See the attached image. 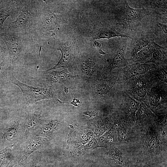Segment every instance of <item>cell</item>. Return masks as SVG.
Returning <instances> with one entry per match:
<instances>
[{
	"mask_svg": "<svg viewBox=\"0 0 167 167\" xmlns=\"http://www.w3.org/2000/svg\"><path fill=\"white\" fill-rule=\"evenodd\" d=\"M165 129L155 122L142 129L134 130V136L129 146L132 156L138 162L147 165L158 161L161 153L166 151Z\"/></svg>",
	"mask_w": 167,
	"mask_h": 167,
	"instance_id": "obj_1",
	"label": "cell"
},
{
	"mask_svg": "<svg viewBox=\"0 0 167 167\" xmlns=\"http://www.w3.org/2000/svg\"><path fill=\"white\" fill-rule=\"evenodd\" d=\"M0 37L6 44L10 64L14 71L23 66L27 57L32 52H41L40 42L32 35L2 28Z\"/></svg>",
	"mask_w": 167,
	"mask_h": 167,
	"instance_id": "obj_2",
	"label": "cell"
},
{
	"mask_svg": "<svg viewBox=\"0 0 167 167\" xmlns=\"http://www.w3.org/2000/svg\"><path fill=\"white\" fill-rule=\"evenodd\" d=\"M43 2V1L41 0H24L19 14L4 28L11 32L34 36Z\"/></svg>",
	"mask_w": 167,
	"mask_h": 167,
	"instance_id": "obj_3",
	"label": "cell"
},
{
	"mask_svg": "<svg viewBox=\"0 0 167 167\" xmlns=\"http://www.w3.org/2000/svg\"><path fill=\"white\" fill-rule=\"evenodd\" d=\"M43 2L34 33L40 42L56 36L62 20V15L53 12Z\"/></svg>",
	"mask_w": 167,
	"mask_h": 167,
	"instance_id": "obj_4",
	"label": "cell"
},
{
	"mask_svg": "<svg viewBox=\"0 0 167 167\" xmlns=\"http://www.w3.org/2000/svg\"><path fill=\"white\" fill-rule=\"evenodd\" d=\"M22 113L17 112L0 122V150L9 146H15L21 140Z\"/></svg>",
	"mask_w": 167,
	"mask_h": 167,
	"instance_id": "obj_5",
	"label": "cell"
},
{
	"mask_svg": "<svg viewBox=\"0 0 167 167\" xmlns=\"http://www.w3.org/2000/svg\"><path fill=\"white\" fill-rule=\"evenodd\" d=\"M10 80L21 89L23 94L22 101L25 107L46 99H52L59 103H63L58 98L55 91L51 88L35 87L25 84L18 80L14 74L11 76Z\"/></svg>",
	"mask_w": 167,
	"mask_h": 167,
	"instance_id": "obj_6",
	"label": "cell"
},
{
	"mask_svg": "<svg viewBox=\"0 0 167 167\" xmlns=\"http://www.w3.org/2000/svg\"><path fill=\"white\" fill-rule=\"evenodd\" d=\"M50 140L41 137L30 135L23 139L15 146L16 163L22 160H28L29 156L34 152L48 148Z\"/></svg>",
	"mask_w": 167,
	"mask_h": 167,
	"instance_id": "obj_7",
	"label": "cell"
},
{
	"mask_svg": "<svg viewBox=\"0 0 167 167\" xmlns=\"http://www.w3.org/2000/svg\"><path fill=\"white\" fill-rule=\"evenodd\" d=\"M25 107L21 122L22 135L20 141L31 135L44 117L45 110L40 102Z\"/></svg>",
	"mask_w": 167,
	"mask_h": 167,
	"instance_id": "obj_8",
	"label": "cell"
},
{
	"mask_svg": "<svg viewBox=\"0 0 167 167\" xmlns=\"http://www.w3.org/2000/svg\"><path fill=\"white\" fill-rule=\"evenodd\" d=\"M70 127L71 130L68 135L67 149L69 150L71 155L76 156L84 145L95 137L93 132L88 126L74 127L71 125Z\"/></svg>",
	"mask_w": 167,
	"mask_h": 167,
	"instance_id": "obj_9",
	"label": "cell"
},
{
	"mask_svg": "<svg viewBox=\"0 0 167 167\" xmlns=\"http://www.w3.org/2000/svg\"><path fill=\"white\" fill-rule=\"evenodd\" d=\"M126 6V13L119 25L123 28L136 31L140 25L143 18L150 13L149 11L143 8L140 9H135L131 8L128 3L125 1Z\"/></svg>",
	"mask_w": 167,
	"mask_h": 167,
	"instance_id": "obj_10",
	"label": "cell"
},
{
	"mask_svg": "<svg viewBox=\"0 0 167 167\" xmlns=\"http://www.w3.org/2000/svg\"><path fill=\"white\" fill-rule=\"evenodd\" d=\"M60 124V121L57 118L46 119L44 116L30 135L46 138L50 140L59 130Z\"/></svg>",
	"mask_w": 167,
	"mask_h": 167,
	"instance_id": "obj_11",
	"label": "cell"
},
{
	"mask_svg": "<svg viewBox=\"0 0 167 167\" xmlns=\"http://www.w3.org/2000/svg\"><path fill=\"white\" fill-rule=\"evenodd\" d=\"M115 128L118 145L129 146L134 136L133 128L115 115L111 118Z\"/></svg>",
	"mask_w": 167,
	"mask_h": 167,
	"instance_id": "obj_12",
	"label": "cell"
},
{
	"mask_svg": "<svg viewBox=\"0 0 167 167\" xmlns=\"http://www.w3.org/2000/svg\"><path fill=\"white\" fill-rule=\"evenodd\" d=\"M24 0H5L0 1V29L2 28L6 19L11 16L15 19L20 13Z\"/></svg>",
	"mask_w": 167,
	"mask_h": 167,
	"instance_id": "obj_13",
	"label": "cell"
},
{
	"mask_svg": "<svg viewBox=\"0 0 167 167\" xmlns=\"http://www.w3.org/2000/svg\"><path fill=\"white\" fill-rule=\"evenodd\" d=\"M42 73L37 76L38 83L48 85L63 82L71 77L66 68L60 71H53L47 74L44 72Z\"/></svg>",
	"mask_w": 167,
	"mask_h": 167,
	"instance_id": "obj_14",
	"label": "cell"
},
{
	"mask_svg": "<svg viewBox=\"0 0 167 167\" xmlns=\"http://www.w3.org/2000/svg\"><path fill=\"white\" fill-rule=\"evenodd\" d=\"M75 49V41L70 45L65 44L57 48L62 54L61 58L57 63L52 68L47 70L56 69L60 68L68 67L71 66L74 60Z\"/></svg>",
	"mask_w": 167,
	"mask_h": 167,
	"instance_id": "obj_15",
	"label": "cell"
},
{
	"mask_svg": "<svg viewBox=\"0 0 167 167\" xmlns=\"http://www.w3.org/2000/svg\"><path fill=\"white\" fill-rule=\"evenodd\" d=\"M156 116L143 104H141L135 118L134 130H139L147 127L156 122Z\"/></svg>",
	"mask_w": 167,
	"mask_h": 167,
	"instance_id": "obj_16",
	"label": "cell"
},
{
	"mask_svg": "<svg viewBox=\"0 0 167 167\" xmlns=\"http://www.w3.org/2000/svg\"><path fill=\"white\" fill-rule=\"evenodd\" d=\"M105 161L110 167H129L126 157L117 147L107 151Z\"/></svg>",
	"mask_w": 167,
	"mask_h": 167,
	"instance_id": "obj_17",
	"label": "cell"
},
{
	"mask_svg": "<svg viewBox=\"0 0 167 167\" xmlns=\"http://www.w3.org/2000/svg\"><path fill=\"white\" fill-rule=\"evenodd\" d=\"M155 37L153 33H149L136 36L132 38L129 47L131 56L133 58L150 43L154 41Z\"/></svg>",
	"mask_w": 167,
	"mask_h": 167,
	"instance_id": "obj_18",
	"label": "cell"
},
{
	"mask_svg": "<svg viewBox=\"0 0 167 167\" xmlns=\"http://www.w3.org/2000/svg\"><path fill=\"white\" fill-rule=\"evenodd\" d=\"M111 118L94 119L89 121L88 127L94 134L97 139L103 135L113 126Z\"/></svg>",
	"mask_w": 167,
	"mask_h": 167,
	"instance_id": "obj_19",
	"label": "cell"
},
{
	"mask_svg": "<svg viewBox=\"0 0 167 167\" xmlns=\"http://www.w3.org/2000/svg\"><path fill=\"white\" fill-rule=\"evenodd\" d=\"M97 143L95 148L103 147L107 151L117 147L118 145L116 131L113 126L103 135L97 139Z\"/></svg>",
	"mask_w": 167,
	"mask_h": 167,
	"instance_id": "obj_20",
	"label": "cell"
},
{
	"mask_svg": "<svg viewBox=\"0 0 167 167\" xmlns=\"http://www.w3.org/2000/svg\"><path fill=\"white\" fill-rule=\"evenodd\" d=\"M156 67V65L152 62L143 64L137 63L123 68L121 73L126 79L135 76L144 74L148 70Z\"/></svg>",
	"mask_w": 167,
	"mask_h": 167,
	"instance_id": "obj_21",
	"label": "cell"
},
{
	"mask_svg": "<svg viewBox=\"0 0 167 167\" xmlns=\"http://www.w3.org/2000/svg\"><path fill=\"white\" fill-rule=\"evenodd\" d=\"M14 71L10 64L9 56L0 59V83L10 80Z\"/></svg>",
	"mask_w": 167,
	"mask_h": 167,
	"instance_id": "obj_22",
	"label": "cell"
},
{
	"mask_svg": "<svg viewBox=\"0 0 167 167\" xmlns=\"http://www.w3.org/2000/svg\"><path fill=\"white\" fill-rule=\"evenodd\" d=\"M16 157L15 146L7 147L0 151V167H8Z\"/></svg>",
	"mask_w": 167,
	"mask_h": 167,
	"instance_id": "obj_23",
	"label": "cell"
},
{
	"mask_svg": "<svg viewBox=\"0 0 167 167\" xmlns=\"http://www.w3.org/2000/svg\"><path fill=\"white\" fill-rule=\"evenodd\" d=\"M116 36L131 38L128 36L117 31L114 28L107 27L100 29L95 35L93 40L102 38L109 39Z\"/></svg>",
	"mask_w": 167,
	"mask_h": 167,
	"instance_id": "obj_24",
	"label": "cell"
},
{
	"mask_svg": "<svg viewBox=\"0 0 167 167\" xmlns=\"http://www.w3.org/2000/svg\"><path fill=\"white\" fill-rule=\"evenodd\" d=\"M143 8L149 11L161 13L167 11V0L145 1Z\"/></svg>",
	"mask_w": 167,
	"mask_h": 167,
	"instance_id": "obj_25",
	"label": "cell"
},
{
	"mask_svg": "<svg viewBox=\"0 0 167 167\" xmlns=\"http://www.w3.org/2000/svg\"><path fill=\"white\" fill-rule=\"evenodd\" d=\"M126 47L123 46L115 53L113 57L109 60L108 68L111 70L124 65L126 62L125 54Z\"/></svg>",
	"mask_w": 167,
	"mask_h": 167,
	"instance_id": "obj_26",
	"label": "cell"
},
{
	"mask_svg": "<svg viewBox=\"0 0 167 167\" xmlns=\"http://www.w3.org/2000/svg\"><path fill=\"white\" fill-rule=\"evenodd\" d=\"M156 44L154 41L150 43L133 58L134 61L136 62H141L149 59L150 61L152 54Z\"/></svg>",
	"mask_w": 167,
	"mask_h": 167,
	"instance_id": "obj_27",
	"label": "cell"
},
{
	"mask_svg": "<svg viewBox=\"0 0 167 167\" xmlns=\"http://www.w3.org/2000/svg\"><path fill=\"white\" fill-rule=\"evenodd\" d=\"M167 46H161L156 44L152 54L150 62L158 63L166 61Z\"/></svg>",
	"mask_w": 167,
	"mask_h": 167,
	"instance_id": "obj_28",
	"label": "cell"
},
{
	"mask_svg": "<svg viewBox=\"0 0 167 167\" xmlns=\"http://www.w3.org/2000/svg\"><path fill=\"white\" fill-rule=\"evenodd\" d=\"M30 161L28 162V167H48L41 153L36 151L29 157Z\"/></svg>",
	"mask_w": 167,
	"mask_h": 167,
	"instance_id": "obj_29",
	"label": "cell"
},
{
	"mask_svg": "<svg viewBox=\"0 0 167 167\" xmlns=\"http://www.w3.org/2000/svg\"><path fill=\"white\" fill-rule=\"evenodd\" d=\"M95 62L90 58L85 59L82 62V69L86 75L91 76L95 71Z\"/></svg>",
	"mask_w": 167,
	"mask_h": 167,
	"instance_id": "obj_30",
	"label": "cell"
},
{
	"mask_svg": "<svg viewBox=\"0 0 167 167\" xmlns=\"http://www.w3.org/2000/svg\"><path fill=\"white\" fill-rule=\"evenodd\" d=\"M113 85L109 81H104L98 87L97 94L98 95L105 94L108 92Z\"/></svg>",
	"mask_w": 167,
	"mask_h": 167,
	"instance_id": "obj_31",
	"label": "cell"
},
{
	"mask_svg": "<svg viewBox=\"0 0 167 167\" xmlns=\"http://www.w3.org/2000/svg\"><path fill=\"white\" fill-rule=\"evenodd\" d=\"M153 29L155 32L160 33L161 36H165L166 39L167 38V25L157 22L155 23L153 25Z\"/></svg>",
	"mask_w": 167,
	"mask_h": 167,
	"instance_id": "obj_32",
	"label": "cell"
},
{
	"mask_svg": "<svg viewBox=\"0 0 167 167\" xmlns=\"http://www.w3.org/2000/svg\"><path fill=\"white\" fill-rule=\"evenodd\" d=\"M161 96L157 93L151 95L149 98V102L151 106L156 108L160 104Z\"/></svg>",
	"mask_w": 167,
	"mask_h": 167,
	"instance_id": "obj_33",
	"label": "cell"
},
{
	"mask_svg": "<svg viewBox=\"0 0 167 167\" xmlns=\"http://www.w3.org/2000/svg\"><path fill=\"white\" fill-rule=\"evenodd\" d=\"M132 92L134 95L138 98H143L147 94V91L145 87L141 88H134Z\"/></svg>",
	"mask_w": 167,
	"mask_h": 167,
	"instance_id": "obj_34",
	"label": "cell"
},
{
	"mask_svg": "<svg viewBox=\"0 0 167 167\" xmlns=\"http://www.w3.org/2000/svg\"><path fill=\"white\" fill-rule=\"evenodd\" d=\"M13 167H28L27 161L21 160L15 164Z\"/></svg>",
	"mask_w": 167,
	"mask_h": 167,
	"instance_id": "obj_35",
	"label": "cell"
},
{
	"mask_svg": "<svg viewBox=\"0 0 167 167\" xmlns=\"http://www.w3.org/2000/svg\"><path fill=\"white\" fill-rule=\"evenodd\" d=\"M83 113L85 115L89 116L90 118L97 115L98 114V112L94 111H85Z\"/></svg>",
	"mask_w": 167,
	"mask_h": 167,
	"instance_id": "obj_36",
	"label": "cell"
},
{
	"mask_svg": "<svg viewBox=\"0 0 167 167\" xmlns=\"http://www.w3.org/2000/svg\"><path fill=\"white\" fill-rule=\"evenodd\" d=\"M159 75L161 79L165 80H167V72L165 70L161 71Z\"/></svg>",
	"mask_w": 167,
	"mask_h": 167,
	"instance_id": "obj_37",
	"label": "cell"
},
{
	"mask_svg": "<svg viewBox=\"0 0 167 167\" xmlns=\"http://www.w3.org/2000/svg\"><path fill=\"white\" fill-rule=\"evenodd\" d=\"M80 103V99H77L75 98H74L73 99V101L71 102H65V103H67L69 104H71L75 106L79 107L81 108H82L81 107L79 106L77 104V103Z\"/></svg>",
	"mask_w": 167,
	"mask_h": 167,
	"instance_id": "obj_38",
	"label": "cell"
},
{
	"mask_svg": "<svg viewBox=\"0 0 167 167\" xmlns=\"http://www.w3.org/2000/svg\"><path fill=\"white\" fill-rule=\"evenodd\" d=\"M1 43L0 41V59L9 56V55H6L5 54V52L2 48Z\"/></svg>",
	"mask_w": 167,
	"mask_h": 167,
	"instance_id": "obj_39",
	"label": "cell"
},
{
	"mask_svg": "<svg viewBox=\"0 0 167 167\" xmlns=\"http://www.w3.org/2000/svg\"><path fill=\"white\" fill-rule=\"evenodd\" d=\"M93 46L96 48H99L101 46V44L100 43L96 41H95L93 44Z\"/></svg>",
	"mask_w": 167,
	"mask_h": 167,
	"instance_id": "obj_40",
	"label": "cell"
},
{
	"mask_svg": "<svg viewBox=\"0 0 167 167\" xmlns=\"http://www.w3.org/2000/svg\"><path fill=\"white\" fill-rule=\"evenodd\" d=\"M99 53L102 55H104L106 54V53L103 52L101 49H100L99 50Z\"/></svg>",
	"mask_w": 167,
	"mask_h": 167,
	"instance_id": "obj_41",
	"label": "cell"
},
{
	"mask_svg": "<svg viewBox=\"0 0 167 167\" xmlns=\"http://www.w3.org/2000/svg\"><path fill=\"white\" fill-rule=\"evenodd\" d=\"M64 90L65 92L66 93H68L69 92L68 88L67 87H65Z\"/></svg>",
	"mask_w": 167,
	"mask_h": 167,
	"instance_id": "obj_42",
	"label": "cell"
},
{
	"mask_svg": "<svg viewBox=\"0 0 167 167\" xmlns=\"http://www.w3.org/2000/svg\"></svg>",
	"mask_w": 167,
	"mask_h": 167,
	"instance_id": "obj_43",
	"label": "cell"
}]
</instances>
